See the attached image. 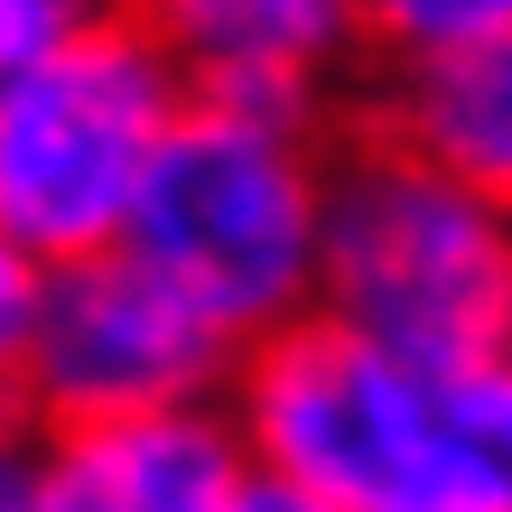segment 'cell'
Here are the masks:
<instances>
[{"label": "cell", "mask_w": 512, "mask_h": 512, "mask_svg": "<svg viewBox=\"0 0 512 512\" xmlns=\"http://www.w3.org/2000/svg\"><path fill=\"white\" fill-rule=\"evenodd\" d=\"M38 308H47V261L0 233V429L28 410V364H38Z\"/></svg>", "instance_id": "11"}, {"label": "cell", "mask_w": 512, "mask_h": 512, "mask_svg": "<svg viewBox=\"0 0 512 512\" xmlns=\"http://www.w3.org/2000/svg\"><path fill=\"white\" fill-rule=\"evenodd\" d=\"M233 373H243V345L140 243H103L47 270L28 419L84 429V419H131V410H187L224 401Z\"/></svg>", "instance_id": "5"}, {"label": "cell", "mask_w": 512, "mask_h": 512, "mask_svg": "<svg viewBox=\"0 0 512 512\" xmlns=\"http://www.w3.org/2000/svg\"><path fill=\"white\" fill-rule=\"evenodd\" d=\"M512 512V354H466L438 364V485Z\"/></svg>", "instance_id": "9"}, {"label": "cell", "mask_w": 512, "mask_h": 512, "mask_svg": "<svg viewBox=\"0 0 512 512\" xmlns=\"http://www.w3.org/2000/svg\"><path fill=\"white\" fill-rule=\"evenodd\" d=\"M503 354H512V308H503Z\"/></svg>", "instance_id": "16"}, {"label": "cell", "mask_w": 512, "mask_h": 512, "mask_svg": "<svg viewBox=\"0 0 512 512\" xmlns=\"http://www.w3.org/2000/svg\"><path fill=\"white\" fill-rule=\"evenodd\" d=\"M103 10H122V0H0V94L38 75L66 38H84Z\"/></svg>", "instance_id": "12"}, {"label": "cell", "mask_w": 512, "mask_h": 512, "mask_svg": "<svg viewBox=\"0 0 512 512\" xmlns=\"http://www.w3.org/2000/svg\"><path fill=\"white\" fill-rule=\"evenodd\" d=\"M233 512H345V503H326L317 485H289V475L252 466V475H243V494H233Z\"/></svg>", "instance_id": "13"}, {"label": "cell", "mask_w": 512, "mask_h": 512, "mask_svg": "<svg viewBox=\"0 0 512 512\" xmlns=\"http://www.w3.org/2000/svg\"><path fill=\"white\" fill-rule=\"evenodd\" d=\"M382 512H503V503H475V494H410V503H382Z\"/></svg>", "instance_id": "15"}, {"label": "cell", "mask_w": 512, "mask_h": 512, "mask_svg": "<svg viewBox=\"0 0 512 512\" xmlns=\"http://www.w3.org/2000/svg\"><path fill=\"white\" fill-rule=\"evenodd\" d=\"M317 308L410 364L494 354L512 308V205L382 122L373 140L336 149Z\"/></svg>", "instance_id": "2"}, {"label": "cell", "mask_w": 512, "mask_h": 512, "mask_svg": "<svg viewBox=\"0 0 512 512\" xmlns=\"http://www.w3.org/2000/svg\"><path fill=\"white\" fill-rule=\"evenodd\" d=\"M326 187H336V149L317 140L308 103L196 84V103L177 112L159 168H149L131 243L233 345H261L317 308Z\"/></svg>", "instance_id": "1"}, {"label": "cell", "mask_w": 512, "mask_h": 512, "mask_svg": "<svg viewBox=\"0 0 512 512\" xmlns=\"http://www.w3.org/2000/svg\"><path fill=\"white\" fill-rule=\"evenodd\" d=\"M122 10L205 84V94L317 103V84L364 38V0H122Z\"/></svg>", "instance_id": "7"}, {"label": "cell", "mask_w": 512, "mask_h": 512, "mask_svg": "<svg viewBox=\"0 0 512 512\" xmlns=\"http://www.w3.org/2000/svg\"><path fill=\"white\" fill-rule=\"evenodd\" d=\"M243 475H252V447L233 401L84 419V429H47L38 447L47 512H233Z\"/></svg>", "instance_id": "6"}, {"label": "cell", "mask_w": 512, "mask_h": 512, "mask_svg": "<svg viewBox=\"0 0 512 512\" xmlns=\"http://www.w3.org/2000/svg\"><path fill=\"white\" fill-rule=\"evenodd\" d=\"M382 122L419 140L438 168H457L466 187H485L494 205H512V19L447 56H410L391 75Z\"/></svg>", "instance_id": "8"}, {"label": "cell", "mask_w": 512, "mask_h": 512, "mask_svg": "<svg viewBox=\"0 0 512 512\" xmlns=\"http://www.w3.org/2000/svg\"><path fill=\"white\" fill-rule=\"evenodd\" d=\"M0 512H47L38 503V447H19L0 429Z\"/></svg>", "instance_id": "14"}, {"label": "cell", "mask_w": 512, "mask_h": 512, "mask_svg": "<svg viewBox=\"0 0 512 512\" xmlns=\"http://www.w3.org/2000/svg\"><path fill=\"white\" fill-rule=\"evenodd\" d=\"M224 401L243 419L252 466L317 485L345 512H382L438 485V364H410L326 308L243 345Z\"/></svg>", "instance_id": "4"}, {"label": "cell", "mask_w": 512, "mask_h": 512, "mask_svg": "<svg viewBox=\"0 0 512 512\" xmlns=\"http://www.w3.org/2000/svg\"><path fill=\"white\" fill-rule=\"evenodd\" d=\"M196 103V75L131 10H103L38 75L0 94V233L47 270L103 243H131L149 168Z\"/></svg>", "instance_id": "3"}, {"label": "cell", "mask_w": 512, "mask_h": 512, "mask_svg": "<svg viewBox=\"0 0 512 512\" xmlns=\"http://www.w3.org/2000/svg\"><path fill=\"white\" fill-rule=\"evenodd\" d=\"M503 19H512V0H364V47L410 66V56H447Z\"/></svg>", "instance_id": "10"}]
</instances>
